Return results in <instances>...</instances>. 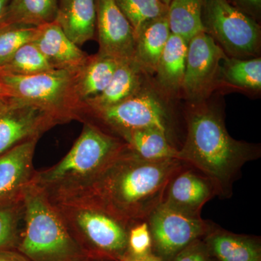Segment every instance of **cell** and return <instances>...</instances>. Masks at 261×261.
<instances>
[{
	"instance_id": "obj_33",
	"label": "cell",
	"mask_w": 261,
	"mask_h": 261,
	"mask_svg": "<svg viewBox=\"0 0 261 261\" xmlns=\"http://www.w3.org/2000/svg\"><path fill=\"white\" fill-rule=\"evenodd\" d=\"M121 261H163L159 258V257L154 255L152 252L145 255H137L130 253V252H127L123 257L121 259Z\"/></svg>"
},
{
	"instance_id": "obj_30",
	"label": "cell",
	"mask_w": 261,
	"mask_h": 261,
	"mask_svg": "<svg viewBox=\"0 0 261 261\" xmlns=\"http://www.w3.org/2000/svg\"><path fill=\"white\" fill-rule=\"evenodd\" d=\"M128 251L137 255L152 252V239L147 221L138 223L129 228Z\"/></svg>"
},
{
	"instance_id": "obj_19",
	"label": "cell",
	"mask_w": 261,
	"mask_h": 261,
	"mask_svg": "<svg viewBox=\"0 0 261 261\" xmlns=\"http://www.w3.org/2000/svg\"><path fill=\"white\" fill-rule=\"evenodd\" d=\"M202 240L215 261H261L260 241L255 237L214 226Z\"/></svg>"
},
{
	"instance_id": "obj_5",
	"label": "cell",
	"mask_w": 261,
	"mask_h": 261,
	"mask_svg": "<svg viewBox=\"0 0 261 261\" xmlns=\"http://www.w3.org/2000/svg\"><path fill=\"white\" fill-rule=\"evenodd\" d=\"M25 229L20 250L36 261H61L73 252V241L44 191L29 185L23 195Z\"/></svg>"
},
{
	"instance_id": "obj_32",
	"label": "cell",
	"mask_w": 261,
	"mask_h": 261,
	"mask_svg": "<svg viewBox=\"0 0 261 261\" xmlns=\"http://www.w3.org/2000/svg\"><path fill=\"white\" fill-rule=\"evenodd\" d=\"M228 1L258 22L260 17L261 0H228Z\"/></svg>"
},
{
	"instance_id": "obj_1",
	"label": "cell",
	"mask_w": 261,
	"mask_h": 261,
	"mask_svg": "<svg viewBox=\"0 0 261 261\" xmlns=\"http://www.w3.org/2000/svg\"><path fill=\"white\" fill-rule=\"evenodd\" d=\"M187 166L177 159L147 161L128 146L84 186V200L73 202L100 209L130 228L147 221L164 200L173 176Z\"/></svg>"
},
{
	"instance_id": "obj_35",
	"label": "cell",
	"mask_w": 261,
	"mask_h": 261,
	"mask_svg": "<svg viewBox=\"0 0 261 261\" xmlns=\"http://www.w3.org/2000/svg\"><path fill=\"white\" fill-rule=\"evenodd\" d=\"M10 2V0H0V24L3 21Z\"/></svg>"
},
{
	"instance_id": "obj_12",
	"label": "cell",
	"mask_w": 261,
	"mask_h": 261,
	"mask_svg": "<svg viewBox=\"0 0 261 261\" xmlns=\"http://www.w3.org/2000/svg\"><path fill=\"white\" fill-rule=\"evenodd\" d=\"M96 32L99 54L120 61L135 59V31L115 0H97Z\"/></svg>"
},
{
	"instance_id": "obj_20",
	"label": "cell",
	"mask_w": 261,
	"mask_h": 261,
	"mask_svg": "<svg viewBox=\"0 0 261 261\" xmlns=\"http://www.w3.org/2000/svg\"><path fill=\"white\" fill-rule=\"evenodd\" d=\"M120 62L99 53L87 57L75 73V89L82 102L97 97L107 88Z\"/></svg>"
},
{
	"instance_id": "obj_16",
	"label": "cell",
	"mask_w": 261,
	"mask_h": 261,
	"mask_svg": "<svg viewBox=\"0 0 261 261\" xmlns=\"http://www.w3.org/2000/svg\"><path fill=\"white\" fill-rule=\"evenodd\" d=\"M147 81L148 75L135 59L120 62L107 88L84 103V113L119 104L137 94Z\"/></svg>"
},
{
	"instance_id": "obj_8",
	"label": "cell",
	"mask_w": 261,
	"mask_h": 261,
	"mask_svg": "<svg viewBox=\"0 0 261 261\" xmlns=\"http://www.w3.org/2000/svg\"><path fill=\"white\" fill-rule=\"evenodd\" d=\"M146 221L152 239V252L163 261H173L184 249L203 238L214 227L200 216L185 214L164 202Z\"/></svg>"
},
{
	"instance_id": "obj_9",
	"label": "cell",
	"mask_w": 261,
	"mask_h": 261,
	"mask_svg": "<svg viewBox=\"0 0 261 261\" xmlns=\"http://www.w3.org/2000/svg\"><path fill=\"white\" fill-rule=\"evenodd\" d=\"M226 53L210 35L201 32L188 42L184 97L192 105L205 102L218 87L220 67Z\"/></svg>"
},
{
	"instance_id": "obj_27",
	"label": "cell",
	"mask_w": 261,
	"mask_h": 261,
	"mask_svg": "<svg viewBox=\"0 0 261 261\" xmlns=\"http://www.w3.org/2000/svg\"><path fill=\"white\" fill-rule=\"evenodd\" d=\"M128 19L135 35L152 20L168 14V7L161 0H115Z\"/></svg>"
},
{
	"instance_id": "obj_11",
	"label": "cell",
	"mask_w": 261,
	"mask_h": 261,
	"mask_svg": "<svg viewBox=\"0 0 261 261\" xmlns=\"http://www.w3.org/2000/svg\"><path fill=\"white\" fill-rule=\"evenodd\" d=\"M73 206L76 226L99 251L119 259L128 252L129 228L111 215L92 206Z\"/></svg>"
},
{
	"instance_id": "obj_29",
	"label": "cell",
	"mask_w": 261,
	"mask_h": 261,
	"mask_svg": "<svg viewBox=\"0 0 261 261\" xmlns=\"http://www.w3.org/2000/svg\"><path fill=\"white\" fill-rule=\"evenodd\" d=\"M18 203L0 207V250L8 248L14 242L20 215Z\"/></svg>"
},
{
	"instance_id": "obj_22",
	"label": "cell",
	"mask_w": 261,
	"mask_h": 261,
	"mask_svg": "<svg viewBox=\"0 0 261 261\" xmlns=\"http://www.w3.org/2000/svg\"><path fill=\"white\" fill-rule=\"evenodd\" d=\"M122 140L137 155L147 161L176 159L178 149L171 144L170 136L159 128L130 130Z\"/></svg>"
},
{
	"instance_id": "obj_2",
	"label": "cell",
	"mask_w": 261,
	"mask_h": 261,
	"mask_svg": "<svg viewBox=\"0 0 261 261\" xmlns=\"http://www.w3.org/2000/svg\"><path fill=\"white\" fill-rule=\"evenodd\" d=\"M192 106L187 116L186 140L176 159L208 178L216 195L228 198L244 165L260 158V147L232 138L217 108L205 101Z\"/></svg>"
},
{
	"instance_id": "obj_37",
	"label": "cell",
	"mask_w": 261,
	"mask_h": 261,
	"mask_svg": "<svg viewBox=\"0 0 261 261\" xmlns=\"http://www.w3.org/2000/svg\"><path fill=\"white\" fill-rule=\"evenodd\" d=\"M161 1L168 7V5L171 3V0H161Z\"/></svg>"
},
{
	"instance_id": "obj_6",
	"label": "cell",
	"mask_w": 261,
	"mask_h": 261,
	"mask_svg": "<svg viewBox=\"0 0 261 261\" xmlns=\"http://www.w3.org/2000/svg\"><path fill=\"white\" fill-rule=\"evenodd\" d=\"M202 22L205 32L229 58L249 59L260 54V24L228 0H205Z\"/></svg>"
},
{
	"instance_id": "obj_26",
	"label": "cell",
	"mask_w": 261,
	"mask_h": 261,
	"mask_svg": "<svg viewBox=\"0 0 261 261\" xmlns=\"http://www.w3.org/2000/svg\"><path fill=\"white\" fill-rule=\"evenodd\" d=\"M53 70L46 58L32 42L23 44L11 58L0 68V73L29 76Z\"/></svg>"
},
{
	"instance_id": "obj_28",
	"label": "cell",
	"mask_w": 261,
	"mask_h": 261,
	"mask_svg": "<svg viewBox=\"0 0 261 261\" xmlns=\"http://www.w3.org/2000/svg\"><path fill=\"white\" fill-rule=\"evenodd\" d=\"M37 27L11 25L0 27V68L23 44L32 42Z\"/></svg>"
},
{
	"instance_id": "obj_3",
	"label": "cell",
	"mask_w": 261,
	"mask_h": 261,
	"mask_svg": "<svg viewBox=\"0 0 261 261\" xmlns=\"http://www.w3.org/2000/svg\"><path fill=\"white\" fill-rule=\"evenodd\" d=\"M128 147L97 125L84 123L83 130L68 154L58 164L38 176L39 188L57 187L63 195L88 185Z\"/></svg>"
},
{
	"instance_id": "obj_15",
	"label": "cell",
	"mask_w": 261,
	"mask_h": 261,
	"mask_svg": "<svg viewBox=\"0 0 261 261\" xmlns=\"http://www.w3.org/2000/svg\"><path fill=\"white\" fill-rule=\"evenodd\" d=\"M32 42L54 70H78L88 57L56 21L37 27Z\"/></svg>"
},
{
	"instance_id": "obj_14",
	"label": "cell",
	"mask_w": 261,
	"mask_h": 261,
	"mask_svg": "<svg viewBox=\"0 0 261 261\" xmlns=\"http://www.w3.org/2000/svg\"><path fill=\"white\" fill-rule=\"evenodd\" d=\"M190 168L187 166L173 176L163 202L185 214L200 216L203 205L217 195L210 180Z\"/></svg>"
},
{
	"instance_id": "obj_25",
	"label": "cell",
	"mask_w": 261,
	"mask_h": 261,
	"mask_svg": "<svg viewBox=\"0 0 261 261\" xmlns=\"http://www.w3.org/2000/svg\"><path fill=\"white\" fill-rule=\"evenodd\" d=\"M205 0H171L168 5V19L171 34L187 42L201 32H205L202 11Z\"/></svg>"
},
{
	"instance_id": "obj_21",
	"label": "cell",
	"mask_w": 261,
	"mask_h": 261,
	"mask_svg": "<svg viewBox=\"0 0 261 261\" xmlns=\"http://www.w3.org/2000/svg\"><path fill=\"white\" fill-rule=\"evenodd\" d=\"M171 34L167 14L147 23L136 35L135 60L146 74H154Z\"/></svg>"
},
{
	"instance_id": "obj_13",
	"label": "cell",
	"mask_w": 261,
	"mask_h": 261,
	"mask_svg": "<svg viewBox=\"0 0 261 261\" xmlns=\"http://www.w3.org/2000/svg\"><path fill=\"white\" fill-rule=\"evenodd\" d=\"M39 137L15 146L0 156V207L18 202L31 184L32 159Z\"/></svg>"
},
{
	"instance_id": "obj_17",
	"label": "cell",
	"mask_w": 261,
	"mask_h": 261,
	"mask_svg": "<svg viewBox=\"0 0 261 261\" xmlns=\"http://www.w3.org/2000/svg\"><path fill=\"white\" fill-rule=\"evenodd\" d=\"M55 21L72 42L83 45L95 37L97 0H60Z\"/></svg>"
},
{
	"instance_id": "obj_23",
	"label": "cell",
	"mask_w": 261,
	"mask_h": 261,
	"mask_svg": "<svg viewBox=\"0 0 261 261\" xmlns=\"http://www.w3.org/2000/svg\"><path fill=\"white\" fill-rule=\"evenodd\" d=\"M60 0H10L1 25L38 27L56 20Z\"/></svg>"
},
{
	"instance_id": "obj_10",
	"label": "cell",
	"mask_w": 261,
	"mask_h": 261,
	"mask_svg": "<svg viewBox=\"0 0 261 261\" xmlns=\"http://www.w3.org/2000/svg\"><path fill=\"white\" fill-rule=\"evenodd\" d=\"M61 123L37 106L18 98L0 101V156L21 142L40 137Z\"/></svg>"
},
{
	"instance_id": "obj_7",
	"label": "cell",
	"mask_w": 261,
	"mask_h": 261,
	"mask_svg": "<svg viewBox=\"0 0 261 261\" xmlns=\"http://www.w3.org/2000/svg\"><path fill=\"white\" fill-rule=\"evenodd\" d=\"M164 96L147 81L132 96L111 107L86 111L120 136L130 130L159 128L171 135V115Z\"/></svg>"
},
{
	"instance_id": "obj_4",
	"label": "cell",
	"mask_w": 261,
	"mask_h": 261,
	"mask_svg": "<svg viewBox=\"0 0 261 261\" xmlns=\"http://www.w3.org/2000/svg\"><path fill=\"white\" fill-rule=\"evenodd\" d=\"M76 70L53 69L29 76L0 73V84L10 97L37 106L61 123L80 119L84 114V105L75 89Z\"/></svg>"
},
{
	"instance_id": "obj_36",
	"label": "cell",
	"mask_w": 261,
	"mask_h": 261,
	"mask_svg": "<svg viewBox=\"0 0 261 261\" xmlns=\"http://www.w3.org/2000/svg\"><path fill=\"white\" fill-rule=\"evenodd\" d=\"M8 97H10V96L7 93L6 91L3 88V86L0 84V101L3 100L5 98Z\"/></svg>"
},
{
	"instance_id": "obj_24",
	"label": "cell",
	"mask_w": 261,
	"mask_h": 261,
	"mask_svg": "<svg viewBox=\"0 0 261 261\" xmlns=\"http://www.w3.org/2000/svg\"><path fill=\"white\" fill-rule=\"evenodd\" d=\"M241 91L260 92L261 90V58L249 59L226 57L220 67L219 82Z\"/></svg>"
},
{
	"instance_id": "obj_34",
	"label": "cell",
	"mask_w": 261,
	"mask_h": 261,
	"mask_svg": "<svg viewBox=\"0 0 261 261\" xmlns=\"http://www.w3.org/2000/svg\"><path fill=\"white\" fill-rule=\"evenodd\" d=\"M0 261H21L14 254L5 250H0Z\"/></svg>"
},
{
	"instance_id": "obj_18",
	"label": "cell",
	"mask_w": 261,
	"mask_h": 261,
	"mask_svg": "<svg viewBox=\"0 0 261 261\" xmlns=\"http://www.w3.org/2000/svg\"><path fill=\"white\" fill-rule=\"evenodd\" d=\"M188 42L171 34L163 49L154 74V87L164 97L181 92L186 70Z\"/></svg>"
},
{
	"instance_id": "obj_31",
	"label": "cell",
	"mask_w": 261,
	"mask_h": 261,
	"mask_svg": "<svg viewBox=\"0 0 261 261\" xmlns=\"http://www.w3.org/2000/svg\"><path fill=\"white\" fill-rule=\"evenodd\" d=\"M173 261H215L202 239L195 240L174 257Z\"/></svg>"
}]
</instances>
